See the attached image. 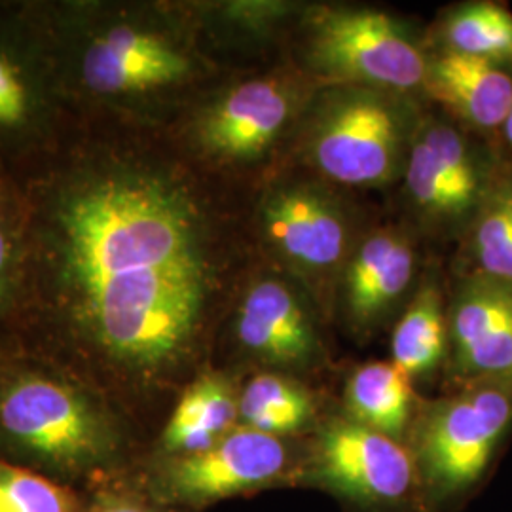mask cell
I'll list each match as a JSON object with an SVG mask.
<instances>
[{
	"mask_svg": "<svg viewBox=\"0 0 512 512\" xmlns=\"http://www.w3.org/2000/svg\"><path fill=\"white\" fill-rule=\"evenodd\" d=\"M346 408L349 420L401 440L412 410L410 376L393 361L361 366L349 378Z\"/></svg>",
	"mask_w": 512,
	"mask_h": 512,
	"instance_id": "cell-16",
	"label": "cell"
},
{
	"mask_svg": "<svg viewBox=\"0 0 512 512\" xmlns=\"http://www.w3.org/2000/svg\"><path fill=\"white\" fill-rule=\"evenodd\" d=\"M401 116L374 93H351L330 107L313 137V160L344 184L385 183L399 160Z\"/></svg>",
	"mask_w": 512,
	"mask_h": 512,
	"instance_id": "cell-7",
	"label": "cell"
},
{
	"mask_svg": "<svg viewBox=\"0 0 512 512\" xmlns=\"http://www.w3.org/2000/svg\"><path fill=\"white\" fill-rule=\"evenodd\" d=\"M503 131H505V137H507V141L511 143L512 147V109L509 110V116H507V120L503 122Z\"/></svg>",
	"mask_w": 512,
	"mask_h": 512,
	"instance_id": "cell-24",
	"label": "cell"
},
{
	"mask_svg": "<svg viewBox=\"0 0 512 512\" xmlns=\"http://www.w3.org/2000/svg\"><path fill=\"white\" fill-rule=\"evenodd\" d=\"M291 116V97L274 80L241 84L203 116V147L224 160L260 156Z\"/></svg>",
	"mask_w": 512,
	"mask_h": 512,
	"instance_id": "cell-12",
	"label": "cell"
},
{
	"mask_svg": "<svg viewBox=\"0 0 512 512\" xmlns=\"http://www.w3.org/2000/svg\"><path fill=\"white\" fill-rule=\"evenodd\" d=\"M84 512H160L156 507H152L150 503H145L143 499L131 497L126 494H114L107 492L101 494L88 511Z\"/></svg>",
	"mask_w": 512,
	"mask_h": 512,
	"instance_id": "cell-23",
	"label": "cell"
},
{
	"mask_svg": "<svg viewBox=\"0 0 512 512\" xmlns=\"http://www.w3.org/2000/svg\"><path fill=\"white\" fill-rule=\"evenodd\" d=\"M427 88L463 120L478 128H497L512 109V76L505 67L446 52L427 67Z\"/></svg>",
	"mask_w": 512,
	"mask_h": 512,
	"instance_id": "cell-14",
	"label": "cell"
},
{
	"mask_svg": "<svg viewBox=\"0 0 512 512\" xmlns=\"http://www.w3.org/2000/svg\"><path fill=\"white\" fill-rule=\"evenodd\" d=\"M188 71V59L164 38L118 25L95 37L86 48L80 73L92 92L124 95L175 84Z\"/></svg>",
	"mask_w": 512,
	"mask_h": 512,
	"instance_id": "cell-9",
	"label": "cell"
},
{
	"mask_svg": "<svg viewBox=\"0 0 512 512\" xmlns=\"http://www.w3.org/2000/svg\"><path fill=\"white\" fill-rule=\"evenodd\" d=\"M311 59L330 76L395 90L416 88L427 74L414 42L378 12H338L319 19Z\"/></svg>",
	"mask_w": 512,
	"mask_h": 512,
	"instance_id": "cell-6",
	"label": "cell"
},
{
	"mask_svg": "<svg viewBox=\"0 0 512 512\" xmlns=\"http://www.w3.org/2000/svg\"><path fill=\"white\" fill-rule=\"evenodd\" d=\"M0 512H84L63 484L0 459Z\"/></svg>",
	"mask_w": 512,
	"mask_h": 512,
	"instance_id": "cell-21",
	"label": "cell"
},
{
	"mask_svg": "<svg viewBox=\"0 0 512 512\" xmlns=\"http://www.w3.org/2000/svg\"><path fill=\"white\" fill-rule=\"evenodd\" d=\"M264 228L277 251L304 272L323 274L346 255L344 217L310 186L274 192L264 205Z\"/></svg>",
	"mask_w": 512,
	"mask_h": 512,
	"instance_id": "cell-11",
	"label": "cell"
},
{
	"mask_svg": "<svg viewBox=\"0 0 512 512\" xmlns=\"http://www.w3.org/2000/svg\"><path fill=\"white\" fill-rule=\"evenodd\" d=\"M21 220L18 281L92 357L152 376L192 348L213 264L186 184L95 143L33 186Z\"/></svg>",
	"mask_w": 512,
	"mask_h": 512,
	"instance_id": "cell-1",
	"label": "cell"
},
{
	"mask_svg": "<svg viewBox=\"0 0 512 512\" xmlns=\"http://www.w3.org/2000/svg\"><path fill=\"white\" fill-rule=\"evenodd\" d=\"M308 465L311 480L359 505H395L420 480L414 454L401 440L349 418L321 429Z\"/></svg>",
	"mask_w": 512,
	"mask_h": 512,
	"instance_id": "cell-5",
	"label": "cell"
},
{
	"mask_svg": "<svg viewBox=\"0 0 512 512\" xmlns=\"http://www.w3.org/2000/svg\"><path fill=\"white\" fill-rule=\"evenodd\" d=\"M16 245H18V238L14 236V226L10 228V224L2 215V207H0V296L8 287V281H12V277H14Z\"/></svg>",
	"mask_w": 512,
	"mask_h": 512,
	"instance_id": "cell-22",
	"label": "cell"
},
{
	"mask_svg": "<svg viewBox=\"0 0 512 512\" xmlns=\"http://www.w3.org/2000/svg\"><path fill=\"white\" fill-rule=\"evenodd\" d=\"M236 332L243 348L274 365H306L317 349L315 332L296 296L272 279L247 293Z\"/></svg>",
	"mask_w": 512,
	"mask_h": 512,
	"instance_id": "cell-13",
	"label": "cell"
},
{
	"mask_svg": "<svg viewBox=\"0 0 512 512\" xmlns=\"http://www.w3.org/2000/svg\"><path fill=\"white\" fill-rule=\"evenodd\" d=\"M480 205L473 241L480 272L512 283V184L495 188Z\"/></svg>",
	"mask_w": 512,
	"mask_h": 512,
	"instance_id": "cell-20",
	"label": "cell"
},
{
	"mask_svg": "<svg viewBox=\"0 0 512 512\" xmlns=\"http://www.w3.org/2000/svg\"><path fill=\"white\" fill-rule=\"evenodd\" d=\"M450 336L459 374L471 384L512 378V283L488 275L458 296Z\"/></svg>",
	"mask_w": 512,
	"mask_h": 512,
	"instance_id": "cell-8",
	"label": "cell"
},
{
	"mask_svg": "<svg viewBox=\"0 0 512 512\" xmlns=\"http://www.w3.org/2000/svg\"><path fill=\"white\" fill-rule=\"evenodd\" d=\"M406 184L429 215L459 219L484 200L482 173L473 150L456 129L437 124L425 129L412 148Z\"/></svg>",
	"mask_w": 512,
	"mask_h": 512,
	"instance_id": "cell-10",
	"label": "cell"
},
{
	"mask_svg": "<svg viewBox=\"0 0 512 512\" xmlns=\"http://www.w3.org/2000/svg\"><path fill=\"white\" fill-rule=\"evenodd\" d=\"M393 363L410 378L431 372L444 351V323L439 294L423 289L393 334Z\"/></svg>",
	"mask_w": 512,
	"mask_h": 512,
	"instance_id": "cell-18",
	"label": "cell"
},
{
	"mask_svg": "<svg viewBox=\"0 0 512 512\" xmlns=\"http://www.w3.org/2000/svg\"><path fill=\"white\" fill-rule=\"evenodd\" d=\"M289 458L283 439L238 425L203 452L165 459L152 490L162 503L200 509L274 484Z\"/></svg>",
	"mask_w": 512,
	"mask_h": 512,
	"instance_id": "cell-4",
	"label": "cell"
},
{
	"mask_svg": "<svg viewBox=\"0 0 512 512\" xmlns=\"http://www.w3.org/2000/svg\"><path fill=\"white\" fill-rule=\"evenodd\" d=\"M0 444L61 478H86L114 467L122 435L92 393L46 370H18L0 384Z\"/></svg>",
	"mask_w": 512,
	"mask_h": 512,
	"instance_id": "cell-2",
	"label": "cell"
},
{
	"mask_svg": "<svg viewBox=\"0 0 512 512\" xmlns=\"http://www.w3.org/2000/svg\"><path fill=\"white\" fill-rule=\"evenodd\" d=\"M313 418V401L302 385L274 374L253 378L239 395V420L243 427L272 437L300 431Z\"/></svg>",
	"mask_w": 512,
	"mask_h": 512,
	"instance_id": "cell-17",
	"label": "cell"
},
{
	"mask_svg": "<svg viewBox=\"0 0 512 512\" xmlns=\"http://www.w3.org/2000/svg\"><path fill=\"white\" fill-rule=\"evenodd\" d=\"M512 427L511 380H484L431 406L416 435L414 461L429 494H467L486 476Z\"/></svg>",
	"mask_w": 512,
	"mask_h": 512,
	"instance_id": "cell-3",
	"label": "cell"
},
{
	"mask_svg": "<svg viewBox=\"0 0 512 512\" xmlns=\"http://www.w3.org/2000/svg\"><path fill=\"white\" fill-rule=\"evenodd\" d=\"M450 52L473 55L501 67L512 65V14L492 2L458 10L446 27Z\"/></svg>",
	"mask_w": 512,
	"mask_h": 512,
	"instance_id": "cell-19",
	"label": "cell"
},
{
	"mask_svg": "<svg viewBox=\"0 0 512 512\" xmlns=\"http://www.w3.org/2000/svg\"><path fill=\"white\" fill-rule=\"evenodd\" d=\"M414 274V253L393 234H376L363 243L348 274V306L359 323L380 317L406 291Z\"/></svg>",
	"mask_w": 512,
	"mask_h": 512,
	"instance_id": "cell-15",
	"label": "cell"
}]
</instances>
